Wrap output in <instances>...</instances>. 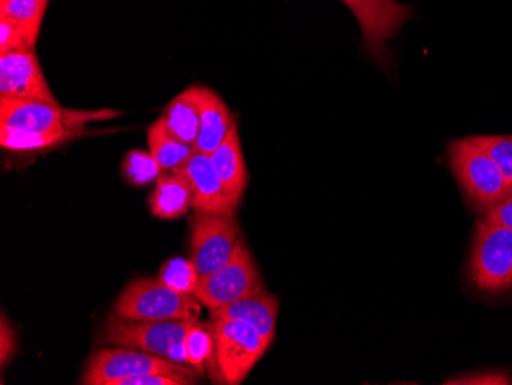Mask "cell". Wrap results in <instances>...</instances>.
<instances>
[{
	"label": "cell",
	"instance_id": "2",
	"mask_svg": "<svg viewBox=\"0 0 512 385\" xmlns=\"http://www.w3.org/2000/svg\"><path fill=\"white\" fill-rule=\"evenodd\" d=\"M214 353L211 375L220 384L238 385L266 355L270 344L249 324L234 320L211 321Z\"/></svg>",
	"mask_w": 512,
	"mask_h": 385
},
{
	"label": "cell",
	"instance_id": "21",
	"mask_svg": "<svg viewBox=\"0 0 512 385\" xmlns=\"http://www.w3.org/2000/svg\"><path fill=\"white\" fill-rule=\"evenodd\" d=\"M123 177L134 186H145L154 183L161 174H165L163 168L158 165L151 152L134 149L126 154L122 165Z\"/></svg>",
	"mask_w": 512,
	"mask_h": 385
},
{
	"label": "cell",
	"instance_id": "7",
	"mask_svg": "<svg viewBox=\"0 0 512 385\" xmlns=\"http://www.w3.org/2000/svg\"><path fill=\"white\" fill-rule=\"evenodd\" d=\"M477 289L499 293L512 287V229L482 220L477 223L470 258Z\"/></svg>",
	"mask_w": 512,
	"mask_h": 385
},
{
	"label": "cell",
	"instance_id": "6",
	"mask_svg": "<svg viewBox=\"0 0 512 385\" xmlns=\"http://www.w3.org/2000/svg\"><path fill=\"white\" fill-rule=\"evenodd\" d=\"M146 373L184 375L197 381L203 375V370L183 366L142 350L115 347V349H100L92 353L80 384L115 385L122 379L146 375Z\"/></svg>",
	"mask_w": 512,
	"mask_h": 385
},
{
	"label": "cell",
	"instance_id": "18",
	"mask_svg": "<svg viewBox=\"0 0 512 385\" xmlns=\"http://www.w3.org/2000/svg\"><path fill=\"white\" fill-rule=\"evenodd\" d=\"M149 152L165 172L181 168L194 155L192 146L184 145L168 131L163 120L158 119L148 129Z\"/></svg>",
	"mask_w": 512,
	"mask_h": 385
},
{
	"label": "cell",
	"instance_id": "1",
	"mask_svg": "<svg viewBox=\"0 0 512 385\" xmlns=\"http://www.w3.org/2000/svg\"><path fill=\"white\" fill-rule=\"evenodd\" d=\"M198 320L140 321L126 320L112 313L103 327L100 343L126 347L161 356L189 366L186 336ZM192 367V366H191Z\"/></svg>",
	"mask_w": 512,
	"mask_h": 385
},
{
	"label": "cell",
	"instance_id": "10",
	"mask_svg": "<svg viewBox=\"0 0 512 385\" xmlns=\"http://www.w3.org/2000/svg\"><path fill=\"white\" fill-rule=\"evenodd\" d=\"M358 19L365 47L376 59H384L385 43L393 39L411 17V7L396 0H342Z\"/></svg>",
	"mask_w": 512,
	"mask_h": 385
},
{
	"label": "cell",
	"instance_id": "16",
	"mask_svg": "<svg viewBox=\"0 0 512 385\" xmlns=\"http://www.w3.org/2000/svg\"><path fill=\"white\" fill-rule=\"evenodd\" d=\"M191 183L177 171L165 172L155 181V188L149 197L152 214L161 220H175L188 214L192 208Z\"/></svg>",
	"mask_w": 512,
	"mask_h": 385
},
{
	"label": "cell",
	"instance_id": "4",
	"mask_svg": "<svg viewBox=\"0 0 512 385\" xmlns=\"http://www.w3.org/2000/svg\"><path fill=\"white\" fill-rule=\"evenodd\" d=\"M117 116L119 112L111 109L77 111L37 100L0 99V128L19 131L42 134L69 132L80 135L88 123L114 119Z\"/></svg>",
	"mask_w": 512,
	"mask_h": 385
},
{
	"label": "cell",
	"instance_id": "28",
	"mask_svg": "<svg viewBox=\"0 0 512 385\" xmlns=\"http://www.w3.org/2000/svg\"><path fill=\"white\" fill-rule=\"evenodd\" d=\"M483 220L512 229V191L496 206L485 212Z\"/></svg>",
	"mask_w": 512,
	"mask_h": 385
},
{
	"label": "cell",
	"instance_id": "11",
	"mask_svg": "<svg viewBox=\"0 0 512 385\" xmlns=\"http://www.w3.org/2000/svg\"><path fill=\"white\" fill-rule=\"evenodd\" d=\"M0 99L37 100L59 105L34 50L0 54Z\"/></svg>",
	"mask_w": 512,
	"mask_h": 385
},
{
	"label": "cell",
	"instance_id": "26",
	"mask_svg": "<svg viewBox=\"0 0 512 385\" xmlns=\"http://www.w3.org/2000/svg\"><path fill=\"white\" fill-rule=\"evenodd\" d=\"M448 385H509L512 378L505 372L490 370V372L468 373V375L456 376L448 379Z\"/></svg>",
	"mask_w": 512,
	"mask_h": 385
},
{
	"label": "cell",
	"instance_id": "15",
	"mask_svg": "<svg viewBox=\"0 0 512 385\" xmlns=\"http://www.w3.org/2000/svg\"><path fill=\"white\" fill-rule=\"evenodd\" d=\"M209 157H211L212 165H214L221 183H223L227 197L232 201V205L238 208L243 200L244 192H246L249 175H247L237 125L232 128L226 140Z\"/></svg>",
	"mask_w": 512,
	"mask_h": 385
},
{
	"label": "cell",
	"instance_id": "19",
	"mask_svg": "<svg viewBox=\"0 0 512 385\" xmlns=\"http://www.w3.org/2000/svg\"><path fill=\"white\" fill-rule=\"evenodd\" d=\"M48 4L50 0H7L0 4V16L13 20L34 48Z\"/></svg>",
	"mask_w": 512,
	"mask_h": 385
},
{
	"label": "cell",
	"instance_id": "5",
	"mask_svg": "<svg viewBox=\"0 0 512 385\" xmlns=\"http://www.w3.org/2000/svg\"><path fill=\"white\" fill-rule=\"evenodd\" d=\"M450 166L460 188L480 211L493 208L512 191L496 163L471 137L451 143Z\"/></svg>",
	"mask_w": 512,
	"mask_h": 385
},
{
	"label": "cell",
	"instance_id": "29",
	"mask_svg": "<svg viewBox=\"0 0 512 385\" xmlns=\"http://www.w3.org/2000/svg\"><path fill=\"white\" fill-rule=\"evenodd\" d=\"M4 2H7V0H0V4H4Z\"/></svg>",
	"mask_w": 512,
	"mask_h": 385
},
{
	"label": "cell",
	"instance_id": "17",
	"mask_svg": "<svg viewBox=\"0 0 512 385\" xmlns=\"http://www.w3.org/2000/svg\"><path fill=\"white\" fill-rule=\"evenodd\" d=\"M168 131L184 145L194 148L200 134V105L198 86H191L178 94L160 117ZM195 149V148H194Z\"/></svg>",
	"mask_w": 512,
	"mask_h": 385
},
{
	"label": "cell",
	"instance_id": "14",
	"mask_svg": "<svg viewBox=\"0 0 512 385\" xmlns=\"http://www.w3.org/2000/svg\"><path fill=\"white\" fill-rule=\"evenodd\" d=\"M198 105L200 134L194 148L201 154L211 155L234 128V116L223 99L212 89L204 86H198Z\"/></svg>",
	"mask_w": 512,
	"mask_h": 385
},
{
	"label": "cell",
	"instance_id": "20",
	"mask_svg": "<svg viewBox=\"0 0 512 385\" xmlns=\"http://www.w3.org/2000/svg\"><path fill=\"white\" fill-rule=\"evenodd\" d=\"M77 137L76 134H42V132L19 131V129L0 128V145L8 151L28 152L50 149L62 145Z\"/></svg>",
	"mask_w": 512,
	"mask_h": 385
},
{
	"label": "cell",
	"instance_id": "13",
	"mask_svg": "<svg viewBox=\"0 0 512 385\" xmlns=\"http://www.w3.org/2000/svg\"><path fill=\"white\" fill-rule=\"evenodd\" d=\"M278 313V297L270 293L264 284L234 303L211 310L214 320H234L249 324L269 344L275 338Z\"/></svg>",
	"mask_w": 512,
	"mask_h": 385
},
{
	"label": "cell",
	"instance_id": "3",
	"mask_svg": "<svg viewBox=\"0 0 512 385\" xmlns=\"http://www.w3.org/2000/svg\"><path fill=\"white\" fill-rule=\"evenodd\" d=\"M203 304L186 293H178L158 278L132 281L114 304V313L126 320H198Z\"/></svg>",
	"mask_w": 512,
	"mask_h": 385
},
{
	"label": "cell",
	"instance_id": "22",
	"mask_svg": "<svg viewBox=\"0 0 512 385\" xmlns=\"http://www.w3.org/2000/svg\"><path fill=\"white\" fill-rule=\"evenodd\" d=\"M158 280L171 287L175 292L194 295L198 281H200V274L191 260L172 258L161 267Z\"/></svg>",
	"mask_w": 512,
	"mask_h": 385
},
{
	"label": "cell",
	"instance_id": "9",
	"mask_svg": "<svg viewBox=\"0 0 512 385\" xmlns=\"http://www.w3.org/2000/svg\"><path fill=\"white\" fill-rule=\"evenodd\" d=\"M235 215L197 212L192 228V257L200 277L214 274L234 254L240 241Z\"/></svg>",
	"mask_w": 512,
	"mask_h": 385
},
{
	"label": "cell",
	"instance_id": "23",
	"mask_svg": "<svg viewBox=\"0 0 512 385\" xmlns=\"http://www.w3.org/2000/svg\"><path fill=\"white\" fill-rule=\"evenodd\" d=\"M471 139L496 163L512 189V135H474Z\"/></svg>",
	"mask_w": 512,
	"mask_h": 385
},
{
	"label": "cell",
	"instance_id": "27",
	"mask_svg": "<svg viewBox=\"0 0 512 385\" xmlns=\"http://www.w3.org/2000/svg\"><path fill=\"white\" fill-rule=\"evenodd\" d=\"M16 350V333L11 329L5 315H2V321H0V362H2V367L7 366L8 362L14 358Z\"/></svg>",
	"mask_w": 512,
	"mask_h": 385
},
{
	"label": "cell",
	"instance_id": "24",
	"mask_svg": "<svg viewBox=\"0 0 512 385\" xmlns=\"http://www.w3.org/2000/svg\"><path fill=\"white\" fill-rule=\"evenodd\" d=\"M186 355L189 366L204 370V362L211 361L214 353V336L211 324H203L200 320L189 329L186 336Z\"/></svg>",
	"mask_w": 512,
	"mask_h": 385
},
{
	"label": "cell",
	"instance_id": "8",
	"mask_svg": "<svg viewBox=\"0 0 512 385\" xmlns=\"http://www.w3.org/2000/svg\"><path fill=\"white\" fill-rule=\"evenodd\" d=\"M263 286L260 272L243 240L238 241L230 260L214 274L200 277L194 297L209 310L227 306Z\"/></svg>",
	"mask_w": 512,
	"mask_h": 385
},
{
	"label": "cell",
	"instance_id": "12",
	"mask_svg": "<svg viewBox=\"0 0 512 385\" xmlns=\"http://www.w3.org/2000/svg\"><path fill=\"white\" fill-rule=\"evenodd\" d=\"M175 171L183 174L191 183L192 192H194L192 208L195 211L204 212V214L235 215L237 208L227 197L209 155L195 151L188 162Z\"/></svg>",
	"mask_w": 512,
	"mask_h": 385
},
{
	"label": "cell",
	"instance_id": "25",
	"mask_svg": "<svg viewBox=\"0 0 512 385\" xmlns=\"http://www.w3.org/2000/svg\"><path fill=\"white\" fill-rule=\"evenodd\" d=\"M34 50L25 34L8 17L0 16V54Z\"/></svg>",
	"mask_w": 512,
	"mask_h": 385
}]
</instances>
